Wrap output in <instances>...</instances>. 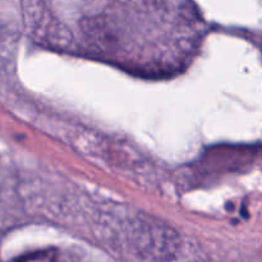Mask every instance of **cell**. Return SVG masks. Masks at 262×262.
<instances>
[{
	"label": "cell",
	"instance_id": "cell-1",
	"mask_svg": "<svg viewBox=\"0 0 262 262\" xmlns=\"http://www.w3.org/2000/svg\"><path fill=\"white\" fill-rule=\"evenodd\" d=\"M14 262H55V252L50 250L38 251V252L23 256Z\"/></svg>",
	"mask_w": 262,
	"mask_h": 262
}]
</instances>
